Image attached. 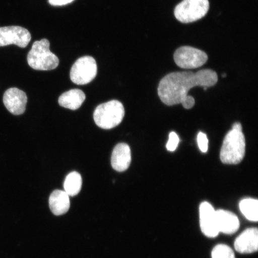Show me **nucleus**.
Masks as SVG:
<instances>
[{"instance_id":"1","label":"nucleus","mask_w":258,"mask_h":258,"mask_svg":"<svg viewBox=\"0 0 258 258\" xmlns=\"http://www.w3.org/2000/svg\"><path fill=\"white\" fill-rule=\"evenodd\" d=\"M218 77L214 71L206 69L192 72H174L160 81L158 95L161 102L169 106L181 104L190 89L201 86L205 90L217 84Z\"/></svg>"},{"instance_id":"2","label":"nucleus","mask_w":258,"mask_h":258,"mask_svg":"<svg viewBox=\"0 0 258 258\" xmlns=\"http://www.w3.org/2000/svg\"><path fill=\"white\" fill-rule=\"evenodd\" d=\"M246 142L240 122H235L226 135L220 152V159L226 164H237L245 156Z\"/></svg>"},{"instance_id":"3","label":"nucleus","mask_w":258,"mask_h":258,"mask_svg":"<svg viewBox=\"0 0 258 258\" xmlns=\"http://www.w3.org/2000/svg\"><path fill=\"white\" fill-rule=\"evenodd\" d=\"M27 60L32 69L50 71L59 66L58 57L50 50V42L46 38L35 41L28 54Z\"/></svg>"},{"instance_id":"4","label":"nucleus","mask_w":258,"mask_h":258,"mask_svg":"<svg viewBox=\"0 0 258 258\" xmlns=\"http://www.w3.org/2000/svg\"><path fill=\"white\" fill-rule=\"evenodd\" d=\"M124 114V106L121 103L117 100H112L97 106L93 118L99 127L111 129L121 123Z\"/></svg>"},{"instance_id":"5","label":"nucleus","mask_w":258,"mask_h":258,"mask_svg":"<svg viewBox=\"0 0 258 258\" xmlns=\"http://www.w3.org/2000/svg\"><path fill=\"white\" fill-rule=\"evenodd\" d=\"M209 9L208 0H183L174 11L177 21L191 23L205 17Z\"/></svg>"},{"instance_id":"6","label":"nucleus","mask_w":258,"mask_h":258,"mask_svg":"<svg viewBox=\"0 0 258 258\" xmlns=\"http://www.w3.org/2000/svg\"><path fill=\"white\" fill-rule=\"evenodd\" d=\"M98 67L95 59L92 56L80 57L71 70L70 78L77 85H85L94 80Z\"/></svg>"},{"instance_id":"7","label":"nucleus","mask_w":258,"mask_h":258,"mask_svg":"<svg viewBox=\"0 0 258 258\" xmlns=\"http://www.w3.org/2000/svg\"><path fill=\"white\" fill-rule=\"evenodd\" d=\"M208 56L205 51L190 46L180 47L174 53L177 66L183 69H195L207 62Z\"/></svg>"},{"instance_id":"8","label":"nucleus","mask_w":258,"mask_h":258,"mask_svg":"<svg viewBox=\"0 0 258 258\" xmlns=\"http://www.w3.org/2000/svg\"><path fill=\"white\" fill-rule=\"evenodd\" d=\"M31 40L30 32L23 27L11 26L0 28V47L15 44L25 48Z\"/></svg>"},{"instance_id":"9","label":"nucleus","mask_w":258,"mask_h":258,"mask_svg":"<svg viewBox=\"0 0 258 258\" xmlns=\"http://www.w3.org/2000/svg\"><path fill=\"white\" fill-rule=\"evenodd\" d=\"M200 224L203 233L210 238H215L219 234L216 211L208 202H203L199 208Z\"/></svg>"},{"instance_id":"10","label":"nucleus","mask_w":258,"mask_h":258,"mask_svg":"<svg viewBox=\"0 0 258 258\" xmlns=\"http://www.w3.org/2000/svg\"><path fill=\"white\" fill-rule=\"evenodd\" d=\"M3 102L10 112L14 115H21L25 111L27 103L26 93L18 88L6 90L3 96Z\"/></svg>"},{"instance_id":"11","label":"nucleus","mask_w":258,"mask_h":258,"mask_svg":"<svg viewBox=\"0 0 258 258\" xmlns=\"http://www.w3.org/2000/svg\"><path fill=\"white\" fill-rule=\"evenodd\" d=\"M237 252L251 253L258 249V231L256 228H248L238 236L234 242Z\"/></svg>"},{"instance_id":"12","label":"nucleus","mask_w":258,"mask_h":258,"mask_svg":"<svg viewBox=\"0 0 258 258\" xmlns=\"http://www.w3.org/2000/svg\"><path fill=\"white\" fill-rule=\"evenodd\" d=\"M131 148L125 143L118 144L114 148L111 156L112 168L119 172H124L131 165Z\"/></svg>"},{"instance_id":"13","label":"nucleus","mask_w":258,"mask_h":258,"mask_svg":"<svg viewBox=\"0 0 258 258\" xmlns=\"http://www.w3.org/2000/svg\"><path fill=\"white\" fill-rule=\"evenodd\" d=\"M216 218L219 233L234 234L240 227L239 219L231 212L225 210H218L216 211Z\"/></svg>"},{"instance_id":"14","label":"nucleus","mask_w":258,"mask_h":258,"mask_svg":"<svg viewBox=\"0 0 258 258\" xmlns=\"http://www.w3.org/2000/svg\"><path fill=\"white\" fill-rule=\"evenodd\" d=\"M69 196L62 190H55L49 198L51 211L56 216L62 215L69 211L70 207Z\"/></svg>"},{"instance_id":"15","label":"nucleus","mask_w":258,"mask_h":258,"mask_svg":"<svg viewBox=\"0 0 258 258\" xmlns=\"http://www.w3.org/2000/svg\"><path fill=\"white\" fill-rule=\"evenodd\" d=\"M85 99L86 95L82 90L72 89L59 97V104L62 107L76 110L82 106Z\"/></svg>"},{"instance_id":"16","label":"nucleus","mask_w":258,"mask_h":258,"mask_svg":"<svg viewBox=\"0 0 258 258\" xmlns=\"http://www.w3.org/2000/svg\"><path fill=\"white\" fill-rule=\"evenodd\" d=\"M82 186V177L77 172H71L64 181V191L69 196H75L80 192Z\"/></svg>"},{"instance_id":"17","label":"nucleus","mask_w":258,"mask_h":258,"mask_svg":"<svg viewBox=\"0 0 258 258\" xmlns=\"http://www.w3.org/2000/svg\"><path fill=\"white\" fill-rule=\"evenodd\" d=\"M242 214L248 220L256 222L258 219V202L253 199H244L240 203Z\"/></svg>"},{"instance_id":"18","label":"nucleus","mask_w":258,"mask_h":258,"mask_svg":"<svg viewBox=\"0 0 258 258\" xmlns=\"http://www.w3.org/2000/svg\"><path fill=\"white\" fill-rule=\"evenodd\" d=\"M212 258H235L233 249L228 245L220 244L212 251Z\"/></svg>"},{"instance_id":"19","label":"nucleus","mask_w":258,"mask_h":258,"mask_svg":"<svg viewBox=\"0 0 258 258\" xmlns=\"http://www.w3.org/2000/svg\"><path fill=\"white\" fill-rule=\"evenodd\" d=\"M179 143V138L175 132H172L169 134V141L166 145L167 150L171 152L175 151Z\"/></svg>"},{"instance_id":"20","label":"nucleus","mask_w":258,"mask_h":258,"mask_svg":"<svg viewBox=\"0 0 258 258\" xmlns=\"http://www.w3.org/2000/svg\"><path fill=\"white\" fill-rule=\"evenodd\" d=\"M198 143L200 150L203 153H206L208 150L209 141L207 136L203 132H199L198 136Z\"/></svg>"},{"instance_id":"21","label":"nucleus","mask_w":258,"mask_h":258,"mask_svg":"<svg viewBox=\"0 0 258 258\" xmlns=\"http://www.w3.org/2000/svg\"><path fill=\"white\" fill-rule=\"evenodd\" d=\"M183 108L189 109L193 107L195 105V99L191 96H187L181 103Z\"/></svg>"},{"instance_id":"22","label":"nucleus","mask_w":258,"mask_h":258,"mask_svg":"<svg viewBox=\"0 0 258 258\" xmlns=\"http://www.w3.org/2000/svg\"><path fill=\"white\" fill-rule=\"evenodd\" d=\"M74 0H48V3L51 6H62L70 4Z\"/></svg>"},{"instance_id":"23","label":"nucleus","mask_w":258,"mask_h":258,"mask_svg":"<svg viewBox=\"0 0 258 258\" xmlns=\"http://www.w3.org/2000/svg\"><path fill=\"white\" fill-rule=\"evenodd\" d=\"M226 76H227V75H226V74H222V77H223V78H224V77H226Z\"/></svg>"}]
</instances>
